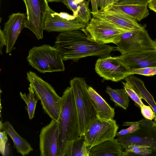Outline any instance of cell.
Segmentation results:
<instances>
[{"instance_id": "cell-1", "label": "cell", "mask_w": 156, "mask_h": 156, "mask_svg": "<svg viewBox=\"0 0 156 156\" xmlns=\"http://www.w3.org/2000/svg\"><path fill=\"white\" fill-rule=\"evenodd\" d=\"M62 32L56 38L54 46L61 54L63 61L77 62L89 56L103 57L117 50L116 47L98 43L94 41L83 30Z\"/></svg>"}, {"instance_id": "cell-20", "label": "cell", "mask_w": 156, "mask_h": 156, "mask_svg": "<svg viewBox=\"0 0 156 156\" xmlns=\"http://www.w3.org/2000/svg\"><path fill=\"white\" fill-rule=\"evenodd\" d=\"M124 79L138 94L142 99L145 100L150 105L154 112L155 117L154 122L156 124V102L153 96L145 87L144 82L134 74L129 75Z\"/></svg>"}, {"instance_id": "cell-4", "label": "cell", "mask_w": 156, "mask_h": 156, "mask_svg": "<svg viewBox=\"0 0 156 156\" xmlns=\"http://www.w3.org/2000/svg\"><path fill=\"white\" fill-rule=\"evenodd\" d=\"M27 78L40 101L42 108L51 119L59 120L61 111V97L52 86L35 73L27 72Z\"/></svg>"}, {"instance_id": "cell-17", "label": "cell", "mask_w": 156, "mask_h": 156, "mask_svg": "<svg viewBox=\"0 0 156 156\" xmlns=\"http://www.w3.org/2000/svg\"><path fill=\"white\" fill-rule=\"evenodd\" d=\"M124 149L117 138H114L92 147L89 150V156H121Z\"/></svg>"}, {"instance_id": "cell-7", "label": "cell", "mask_w": 156, "mask_h": 156, "mask_svg": "<svg viewBox=\"0 0 156 156\" xmlns=\"http://www.w3.org/2000/svg\"><path fill=\"white\" fill-rule=\"evenodd\" d=\"M116 45L117 50L121 54L156 50V42L145 29L122 34Z\"/></svg>"}, {"instance_id": "cell-6", "label": "cell", "mask_w": 156, "mask_h": 156, "mask_svg": "<svg viewBox=\"0 0 156 156\" xmlns=\"http://www.w3.org/2000/svg\"><path fill=\"white\" fill-rule=\"evenodd\" d=\"M138 124V129L130 133L118 136V141L126 148L128 146L136 145L148 147L156 151V124L151 120L144 118L135 122H123L122 126H130Z\"/></svg>"}, {"instance_id": "cell-11", "label": "cell", "mask_w": 156, "mask_h": 156, "mask_svg": "<svg viewBox=\"0 0 156 156\" xmlns=\"http://www.w3.org/2000/svg\"><path fill=\"white\" fill-rule=\"evenodd\" d=\"M76 16L67 13L56 12L48 5L44 30L48 32H64L85 28L87 25L76 19Z\"/></svg>"}, {"instance_id": "cell-33", "label": "cell", "mask_w": 156, "mask_h": 156, "mask_svg": "<svg viewBox=\"0 0 156 156\" xmlns=\"http://www.w3.org/2000/svg\"><path fill=\"white\" fill-rule=\"evenodd\" d=\"M140 126L138 124H134L131 125L127 128L121 129L117 132L116 136H119L132 133L139 129Z\"/></svg>"}, {"instance_id": "cell-38", "label": "cell", "mask_w": 156, "mask_h": 156, "mask_svg": "<svg viewBox=\"0 0 156 156\" xmlns=\"http://www.w3.org/2000/svg\"><path fill=\"white\" fill-rule=\"evenodd\" d=\"M121 0H106V7L105 10Z\"/></svg>"}, {"instance_id": "cell-15", "label": "cell", "mask_w": 156, "mask_h": 156, "mask_svg": "<svg viewBox=\"0 0 156 156\" xmlns=\"http://www.w3.org/2000/svg\"><path fill=\"white\" fill-rule=\"evenodd\" d=\"M115 57L131 71L135 69L156 66V50L129 53Z\"/></svg>"}, {"instance_id": "cell-28", "label": "cell", "mask_w": 156, "mask_h": 156, "mask_svg": "<svg viewBox=\"0 0 156 156\" xmlns=\"http://www.w3.org/2000/svg\"><path fill=\"white\" fill-rule=\"evenodd\" d=\"M7 134L4 131H0V152L3 156L9 155L7 143L8 141Z\"/></svg>"}, {"instance_id": "cell-2", "label": "cell", "mask_w": 156, "mask_h": 156, "mask_svg": "<svg viewBox=\"0 0 156 156\" xmlns=\"http://www.w3.org/2000/svg\"><path fill=\"white\" fill-rule=\"evenodd\" d=\"M60 156H67L73 142L80 137L78 116L71 87H67L61 97Z\"/></svg>"}, {"instance_id": "cell-5", "label": "cell", "mask_w": 156, "mask_h": 156, "mask_svg": "<svg viewBox=\"0 0 156 156\" xmlns=\"http://www.w3.org/2000/svg\"><path fill=\"white\" fill-rule=\"evenodd\" d=\"M27 60L30 65L41 73L65 69L62 55L54 47L48 44L33 47L29 51Z\"/></svg>"}, {"instance_id": "cell-22", "label": "cell", "mask_w": 156, "mask_h": 156, "mask_svg": "<svg viewBox=\"0 0 156 156\" xmlns=\"http://www.w3.org/2000/svg\"><path fill=\"white\" fill-rule=\"evenodd\" d=\"M106 92L108 94L111 100L115 103V107H119L126 110L129 103V96L124 88L113 89L107 86Z\"/></svg>"}, {"instance_id": "cell-36", "label": "cell", "mask_w": 156, "mask_h": 156, "mask_svg": "<svg viewBox=\"0 0 156 156\" xmlns=\"http://www.w3.org/2000/svg\"><path fill=\"white\" fill-rule=\"evenodd\" d=\"M91 4L92 11V12H98V7L97 5L96 0H90Z\"/></svg>"}, {"instance_id": "cell-31", "label": "cell", "mask_w": 156, "mask_h": 156, "mask_svg": "<svg viewBox=\"0 0 156 156\" xmlns=\"http://www.w3.org/2000/svg\"><path fill=\"white\" fill-rule=\"evenodd\" d=\"M152 0H122L117 2L115 4H129L147 5L149 2Z\"/></svg>"}, {"instance_id": "cell-42", "label": "cell", "mask_w": 156, "mask_h": 156, "mask_svg": "<svg viewBox=\"0 0 156 156\" xmlns=\"http://www.w3.org/2000/svg\"><path fill=\"white\" fill-rule=\"evenodd\" d=\"M89 2L90 1V0H87Z\"/></svg>"}, {"instance_id": "cell-16", "label": "cell", "mask_w": 156, "mask_h": 156, "mask_svg": "<svg viewBox=\"0 0 156 156\" xmlns=\"http://www.w3.org/2000/svg\"><path fill=\"white\" fill-rule=\"evenodd\" d=\"M26 20V14L20 12L13 13L9 16L3 30L6 41V53L12 51L19 35L25 27Z\"/></svg>"}, {"instance_id": "cell-30", "label": "cell", "mask_w": 156, "mask_h": 156, "mask_svg": "<svg viewBox=\"0 0 156 156\" xmlns=\"http://www.w3.org/2000/svg\"><path fill=\"white\" fill-rule=\"evenodd\" d=\"M141 113L144 118L152 120L155 118V115L152 109L150 106L144 104L140 108Z\"/></svg>"}, {"instance_id": "cell-19", "label": "cell", "mask_w": 156, "mask_h": 156, "mask_svg": "<svg viewBox=\"0 0 156 156\" xmlns=\"http://www.w3.org/2000/svg\"><path fill=\"white\" fill-rule=\"evenodd\" d=\"M0 129L7 133L13 141L14 148L22 156L28 155L33 150L31 145L17 133L9 121L2 122L1 121Z\"/></svg>"}, {"instance_id": "cell-18", "label": "cell", "mask_w": 156, "mask_h": 156, "mask_svg": "<svg viewBox=\"0 0 156 156\" xmlns=\"http://www.w3.org/2000/svg\"><path fill=\"white\" fill-rule=\"evenodd\" d=\"M88 90L94 104L98 118L105 121L113 120L115 114L114 108L111 107L91 87L88 86Z\"/></svg>"}, {"instance_id": "cell-26", "label": "cell", "mask_w": 156, "mask_h": 156, "mask_svg": "<svg viewBox=\"0 0 156 156\" xmlns=\"http://www.w3.org/2000/svg\"><path fill=\"white\" fill-rule=\"evenodd\" d=\"M89 2L86 0L79 4L80 8L76 19L87 25L91 18V12L89 8Z\"/></svg>"}, {"instance_id": "cell-9", "label": "cell", "mask_w": 156, "mask_h": 156, "mask_svg": "<svg viewBox=\"0 0 156 156\" xmlns=\"http://www.w3.org/2000/svg\"><path fill=\"white\" fill-rule=\"evenodd\" d=\"M22 0L26 9L25 27L32 31L37 39H42L48 3L47 0Z\"/></svg>"}, {"instance_id": "cell-25", "label": "cell", "mask_w": 156, "mask_h": 156, "mask_svg": "<svg viewBox=\"0 0 156 156\" xmlns=\"http://www.w3.org/2000/svg\"><path fill=\"white\" fill-rule=\"evenodd\" d=\"M152 151V149L147 147L132 145L125 148L121 156H151Z\"/></svg>"}, {"instance_id": "cell-14", "label": "cell", "mask_w": 156, "mask_h": 156, "mask_svg": "<svg viewBox=\"0 0 156 156\" xmlns=\"http://www.w3.org/2000/svg\"><path fill=\"white\" fill-rule=\"evenodd\" d=\"M93 17L109 23L127 31L145 29V24L139 23L137 21L130 16L120 11L111 9L99 10L97 12H91Z\"/></svg>"}, {"instance_id": "cell-24", "label": "cell", "mask_w": 156, "mask_h": 156, "mask_svg": "<svg viewBox=\"0 0 156 156\" xmlns=\"http://www.w3.org/2000/svg\"><path fill=\"white\" fill-rule=\"evenodd\" d=\"M89 151L83 136L73 142L68 156H89Z\"/></svg>"}, {"instance_id": "cell-40", "label": "cell", "mask_w": 156, "mask_h": 156, "mask_svg": "<svg viewBox=\"0 0 156 156\" xmlns=\"http://www.w3.org/2000/svg\"><path fill=\"white\" fill-rule=\"evenodd\" d=\"M85 0H75L74 1V3L76 4H79Z\"/></svg>"}, {"instance_id": "cell-21", "label": "cell", "mask_w": 156, "mask_h": 156, "mask_svg": "<svg viewBox=\"0 0 156 156\" xmlns=\"http://www.w3.org/2000/svg\"><path fill=\"white\" fill-rule=\"evenodd\" d=\"M107 9L121 12L133 17L139 22L147 17L149 14L147 5L114 4Z\"/></svg>"}, {"instance_id": "cell-23", "label": "cell", "mask_w": 156, "mask_h": 156, "mask_svg": "<svg viewBox=\"0 0 156 156\" xmlns=\"http://www.w3.org/2000/svg\"><path fill=\"white\" fill-rule=\"evenodd\" d=\"M29 92L26 95L21 92L20 93L21 98L25 102L27 105L25 108L27 110L30 119L34 118L36 106L39 99L35 94L31 85L30 84L28 87Z\"/></svg>"}, {"instance_id": "cell-3", "label": "cell", "mask_w": 156, "mask_h": 156, "mask_svg": "<svg viewBox=\"0 0 156 156\" xmlns=\"http://www.w3.org/2000/svg\"><path fill=\"white\" fill-rule=\"evenodd\" d=\"M77 113L80 136H83L92 122L97 119L94 104L88 93L85 79L75 77L70 82Z\"/></svg>"}, {"instance_id": "cell-29", "label": "cell", "mask_w": 156, "mask_h": 156, "mask_svg": "<svg viewBox=\"0 0 156 156\" xmlns=\"http://www.w3.org/2000/svg\"><path fill=\"white\" fill-rule=\"evenodd\" d=\"M133 74H137L146 76H152L156 75V66L143 68L132 70Z\"/></svg>"}, {"instance_id": "cell-12", "label": "cell", "mask_w": 156, "mask_h": 156, "mask_svg": "<svg viewBox=\"0 0 156 156\" xmlns=\"http://www.w3.org/2000/svg\"><path fill=\"white\" fill-rule=\"evenodd\" d=\"M43 127L39 135L41 156H60L61 126L58 121L51 119Z\"/></svg>"}, {"instance_id": "cell-27", "label": "cell", "mask_w": 156, "mask_h": 156, "mask_svg": "<svg viewBox=\"0 0 156 156\" xmlns=\"http://www.w3.org/2000/svg\"><path fill=\"white\" fill-rule=\"evenodd\" d=\"M124 88L126 90L129 97L135 102L136 106L140 109L141 107L144 105L141 97L134 90L132 87L127 82H122Z\"/></svg>"}, {"instance_id": "cell-10", "label": "cell", "mask_w": 156, "mask_h": 156, "mask_svg": "<svg viewBox=\"0 0 156 156\" xmlns=\"http://www.w3.org/2000/svg\"><path fill=\"white\" fill-rule=\"evenodd\" d=\"M118 129L114 119L105 121L98 118L91 124L83 135L87 148L90 150L95 145L114 138Z\"/></svg>"}, {"instance_id": "cell-37", "label": "cell", "mask_w": 156, "mask_h": 156, "mask_svg": "<svg viewBox=\"0 0 156 156\" xmlns=\"http://www.w3.org/2000/svg\"><path fill=\"white\" fill-rule=\"evenodd\" d=\"M147 5L150 9L156 12V0H152Z\"/></svg>"}, {"instance_id": "cell-41", "label": "cell", "mask_w": 156, "mask_h": 156, "mask_svg": "<svg viewBox=\"0 0 156 156\" xmlns=\"http://www.w3.org/2000/svg\"><path fill=\"white\" fill-rule=\"evenodd\" d=\"M154 41H155V42H156V39H155V40Z\"/></svg>"}, {"instance_id": "cell-8", "label": "cell", "mask_w": 156, "mask_h": 156, "mask_svg": "<svg viewBox=\"0 0 156 156\" xmlns=\"http://www.w3.org/2000/svg\"><path fill=\"white\" fill-rule=\"evenodd\" d=\"M83 30L94 41L106 44H116L121 35L128 32L100 19L92 18Z\"/></svg>"}, {"instance_id": "cell-34", "label": "cell", "mask_w": 156, "mask_h": 156, "mask_svg": "<svg viewBox=\"0 0 156 156\" xmlns=\"http://www.w3.org/2000/svg\"><path fill=\"white\" fill-rule=\"evenodd\" d=\"M0 54L1 55L3 54L2 48L5 46L6 45L5 38L3 30L1 29L0 30Z\"/></svg>"}, {"instance_id": "cell-32", "label": "cell", "mask_w": 156, "mask_h": 156, "mask_svg": "<svg viewBox=\"0 0 156 156\" xmlns=\"http://www.w3.org/2000/svg\"><path fill=\"white\" fill-rule=\"evenodd\" d=\"M75 0H62V2L73 13V15L76 16L80 8L79 4L74 3Z\"/></svg>"}, {"instance_id": "cell-35", "label": "cell", "mask_w": 156, "mask_h": 156, "mask_svg": "<svg viewBox=\"0 0 156 156\" xmlns=\"http://www.w3.org/2000/svg\"><path fill=\"white\" fill-rule=\"evenodd\" d=\"M97 5L100 9V10L103 11L106 9V0H96Z\"/></svg>"}, {"instance_id": "cell-39", "label": "cell", "mask_w": 156, "mask_h": 156, "mask_svg": "<svg viewBox=\"0 0 156 156\" xmlns=\"http://www.w3.org/2000/svg\"><path fill=\"white\" fill-rule=\"evenodd\" d=\"M62 0H47L48 2H62Z\"/></svg>"}, {"instance_id": "cell-13", "label": "cell", "mask_w": 156, "mask_h": 156, "mask_svg": "<svg viewBox=\"0 0 156 156\" xmlns=\"http://www.w3.org/2000/svg\"><path fill=\"white\" fill-rule=\"evenodd\" d=\"M95 69L97 73L104 80L116 82L133 74L116 57L110 55L99 58Z\"/></svg>"}]
</instances>
